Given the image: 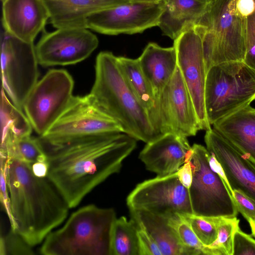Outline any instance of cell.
Instances as JSON below:
<instances>
[{"mask_svg":"<svg viewBox=\"0 0 255 255\" xmlns=\"http://www.w3.org/2000/svg\"><path fill=\"white\" fill-rule=\"evenodd\" d=\"M50 22L57 28H87L89 17L99 11L125 4L126 0H44Z\"/></svg>","mask_w":255,"mask_h":255,"instance_id":"obj_19","label":"cell"},{"mask_svg":"<svg viewBox=\"0 0 255 255\" xmlns=\"http://www.w3.org/2000/svg\"><path fill=\"white\" fill-rule=\"evenodd\" d=\"M209 151L199 144L192 146L188 161L192 171V182L188 189L193 214L204 217H236L238 210L224 180L210 168Z\"/></svg>","mask_w":255,"mask_h":255,"instance_id":"obj_8","label":"cell"},{"mask_svg":"<svg viewBox=\"0 0 255 255\" xmlns=\"http://www.w3.org/2000/svg\"><path fill=\"white\" fill-rule=\"evenodd\" d=\"M255 100V69L243 61L213 66L207 72L205 105L210 125Z\"/></svg>","mask_w":255,"mask_h":255,"instance_id":"obj_6","label":"cell"},{"mask_svg":"<svg viewBox=\"0 0 255 255\" xmlns=\"http://www.w3.org/2000/svg\"><path fill=\"white\" fill-rule=\"evenodd\" d=\"M255 0H236V10L237 13L247 17L255 10Z\"/></svg>","mask_w":255,"mask_h":255,"instance_id":"obj_38","label":"cell"},{"mask_svg":"<svg viewBox=\"0 0 255 255\" xmlns=\"http://www.w3.org/2000/svg\"><path fill=\"white\" fill-rule=\"evenodd\" d=\"M0 107V141L31 135L33 128L27 117L11 102L2 88Z\"/></svg>","mask_w":255,"mask_h":255,"instance_id":"obj_24","label":"cell"},{"mask_svg":"<svg viewBox=\"0 0 255 255\" xmlns=\"http://www.w3.org/2000/svg\"><path fill=\"white\" fill-rule=\"evenodd\" d=\"M124 133L120 125L97 104L93 96H74L58 120L37 138L43 148L89 136Z\"/></svg>","mask_w":255,"mask_h":255,"instance_id":"obj_7","label":"cell"},{"mask_svg":"<svg viewBox=\"0 0 255 255\" xmlns=\"http://www.w3.org/2000/svg\"><path fill=\"white\" fill-rule=\"evenodd\" d=\"M137 140L125 133L94 135L44 148L48 157L47 178L69 208L112 175L135 148Z\"/></svg>","mask_w":255,"mask_h":255,"instance_id":"obj_1","label":"cell"},{"mask_svg":"<svg viewBox=\"0 0 255 255\" xmlns=\"http://www.w3.org/2000/svg\"><path fill=\"white\" fill-rule=\"evenodd\" d=\"M177 65L192 99L201 130L211 129L206 112L205 88L207 72L202 38L194 27L174 40Z\"/></svg>","mask_w":255,"mask_h":255,"instance_id":"obj_15","label":"cell"},{"mask_svg":"<svg viewBox=\"0 0 255 255\" xmlns=\"http://www.w3.org/2000/svg\"><path fill=\"white\" fill-rule=\"evenodd\" d=\"M32 248L16 231L12 229L5 235H1L0 255H34Z\"/></svg>","mask_w":255,"mask_h":255,"instance_id":"obj_31","label":"cell"},{"mask_svg":"<svg viewBox=\"0 0 255 255\" xmlns=\"http://www.w3.org/2000/svg\"><path fill=\"white\" fill-rule=\"evenodd\" d=\"M1 0L4 31L24 42L33 43L50 18L45 0Z\"/></svg>","mask_w":255,"mask_h":255,"instance_id":"obj_17","label":"cell"},{"mask_svg":"<svg viewBox=\"0 0 255 255\" xmlns=\"http://www.w3.org/2000/svg\"><path fill=\"white\" fill-rule=\"evenodd\" d=\"M168 223L175 231L183 246L191 250L194 255H205L204 246L196 236L189 223L181 214L168 216Z\"/></svg>","mask_w":255,"mask_h":255,"instance_id":"obj_29","label":"cell"},{"mask_svg":"<svg viewBox=\"0 0 255 255\" xmlns=\"http://www.w3.org/2000/svg\"><path fill=\"white\" fill-rule=\"evenodd\" d=\"M164 10L157 26L173 40L193 27L206 12L212 0H162Z\"/></svg>","mask_w":255,"mask_h":255,"instance_id":"obj_20","label":"cell"},{"mask_svg":"<svg viewBox=\"0 0 255 255\" xmlns=\"http://www.w3.org/2000/svg\"><path fill=\"white\" fill-rule=\"evenodd\" d=\"M177 177L181 183L186 188L189 189L192 182V171L189 161L185 162L176 172Z\"/></svg>","mask_w":255,"mask_h":255,"instance_id":"obj_36","label":"cell"},{"mask_svg":"<svg viewBox=\"0 0 255 255\" xmlns=\"http://www.w3.org/2000/svg\"><path fill=\"white\" fill-rule=\"evenodd\" d=\"M137 236L139 255H162L155 240L144 229L139 227Z\"/></svg>","mask_w":255,"mask_h":255,"instance_id":"obj_34","label":"cell"},{"mask_svg":"<svg viewBox=\"0 0 255 255\" xmlns=\"http://www.w3.org/2000/svg\"><path fill=\"white\" fill-rule=\"evenodd\" d=\"M204 140L224 169L232 191L240 190L255 201V162L213 128L206 131Z\"/></svg>","mask_w":255,"mask_h":255,"instance_id":"obj_16","label":"cell"},{"mask_svg":"<svg viewBox=\"0 0 255 255\" xmlns=\"http://www.w3.org/2000/svg\"><path fill=\"white\" fill-rule=\"evenodd\" d=\"M126 0L131 1V2H136V1H149V2H152V1H160L161 0Z\"/></svg>","mask_w":255,"mask_h":255,"instance_id":"obj_41","label":"cell"},{"mask_svg":"<svg viewBox=\"0 0 255 255\" xmlns=\"http://www.w3.org/2000/svg\"><path fill=\"white\" fill-rule=\"evenodd\" d=\"M138 226L131 218H117L111 235V255H139Z\"/></svg>","mask_w":255,"mask_h":255,"instance_id":"obj_26","label":"cell"},{"mask_svg":"<svg viewBox=\"0 0 255 255\" xmlns=\"http://www.w3.org/2000/svg\"><path fill=\"white\" fill-rule=\"evenodd\" d=\"M31 168L33 173L37 176L46 177L49 170L48 160L43 162H37L31 164Z\"/></svg>","mask_w":255,"mask_h":255,"instance_id":"obj_39","label":"cell"},{"mask_svg":"<svg viewBox=\"0 0 255 255\" xmlns=\"http://www.w3.org/2000/svg\"><path fill=\"white\" fill-rule=\"evenodd\" d=\"M213 128L255 162V109L248 105L213 124Z\"/></svg>","mask_w":255,"mask_h":255,"instance_id":"obj_22","label":"cell"},{"mask_svg":"<svg viewBox=\"0 0 255 255\" xmlns=\"http://www.w3.org/2000/svg\"><path fill=\"white\" fill-rule=\"evenodd\" d=\"M6 174L11 229L32 247L40 244L67 219L70 208L47 177L33 173L31 164L7 158Z\"/></svg>","mask_w":255,"mask_h":255,"instance_id":"obj_2","label":"cell"},{"mask_svg":"<svg viewBox=\"0 0 255 255\" xmlns=\"http://www.w3.org/2000/svg\"><path fill=\"white\" fill-rule=\"evenodd\" d=\"M191 149L186 137L166 133L146 143L139 158L147 170L157 176H166L177 171Z\"/></svg>","mask_w":255,"mask_h":255,"instance_id":"obj_18","label":"cell"},{"mask_svg":"<svg viewBox=\"0 0 255 255\" xmlns=\"http://www.w3.org/2000/svg\"><path fill=\"white\" fill-rule=\"evenodd\" d=\"M129 209H140L169 216L193 214L188 189L180 182L176 172L138 184L127 198Z\"/></svg>","mask_w":255,"mask_h":255,"instance_id":"obj_12","label":"cell"},{"mask_svg":"<svg viewBox=\"0 0 255 255\" xmlns=\"http://www.w3.org/2000/svg\"><path fill=\"white\" fill-rule=\"evenodd\" d=\"M233 255H255V240L240 228L234 235Z\"/></svg>","mask_w":255,"mask_h":255,"instance_id":"obj_32","label":"cell"},{"mask_svg":"<svg viewBox=\"0 0 255 255\" xmlns=\"http://www.w3.org/2000/svg\"><path fill=\"white\" fill-rule=\"evenodd\" d=\"M0 61L1 88L11 102L23 110L39 76L34 43L24 42L4 31L1 36Z\"/></svg>","mask_w":255,"mask_h":255,"instance_id":"obj_11","label":"cell"},{"mask_svg":"<svg viewBox=\"0 0 255 255\" xmlns=\"http://www.w3.org/2000/svg\"><path fill=\"white\" fill-rule=\"evenodd\" d=\"M147 113L159 136L174 133L187 137L195 135L201 130L192 99L178 66Z\"/></svg>","mask_w":255,"mask_h":255,"instance_id":"obj_9","label":"cell"},{"mask_svg":"<svg viewBox=\"0 0 255 255\" xmlns=\"http://www.w3.org/2000/svg\"><path fill=\"white\" fill-rule=\"evenodd\" d=\"M218 237L209 246H205L206 255H233L234 237L240 228L236 217H217Z\"/></svg>","mask_w":255,"mask_h":255,"instance_id":"obj_28","label":"cell"},{"mask_svg":"<svg viewBox=\"0 0 255 255\" xmlns=\"http://www.w3.org/2000/svg\"><path fill=\"white\" fill-rule=\"evenodd\" d=\"M0 151L6 159L17 158L31 164L48 160L47 155L38 139L31 135L7 142Z\"/></svg>","mask_w":255,"mask_h":255,"instance_id":"obj_27","label":"cell"},{"mask_svg":"<svg viewBox=\"0 0 255 255\" xmlns=\"http://www.w3.org/2000/svg\"><path fill=\"white\" fill-rule=\"evenodd\" d=\"M131 218L155 240L162 255H194L182 245L172 227L168 216L140 209H129Z\"/></svg>","mask_w":255,"mask_h":255,"instance_id":"obj_23","label":"cell"},{"mask_svg":"<svg viewBox=\"0 0 255 255\" xmlns=\"http://www.w3.org/2000/svg\"><path fill=\"white\" fill-rule=\"evenodd\" d=\"M0 201L11 223L12 222V218L7 185L6 159L2 157H0Z\"/></svg>","mask_w":255,"mask_h":255,"instance_id":"obj_35","label":"cell"},{"mask_svg":"<svg viewBox=\"0 0 255 255\" xmlns=\"http://www.w3.org/2000/svg\"><path fill=\"white\" fill-rule=\"evenodd\" d=\"M189 223L194 233L204 246H209L218 237L217 217L193 214H181Z\"/></svg>","mask_w":255,"mask_h":255,"instance_id":"obj_30","label":"cell"},{"mask_svg":"<svg viewBox=\"0 0 255 255\" xmlns=\"http://www.w3.org/2000/svg\"><path fill=\"white\" fill-rule=\"evenodd\" d=\"M252 230V235L255 238V221L249 223Z\"/></svg>","mask_w":255,"mask_h":255,"instance_id":"obj_40","label":"cell"},{"mask_svg":"<svg viewBox=\"0 0 255 255\" xmlns=\"http://www.w3.org/2000/svg\"><path fill=\"white\" fill-rule=\"evenodd\" d=\"M118 61L128 86L147 112L154 106L155 98L137 59L120 56L118 57Z\"/></svg>","mask_w":255,"mask_h":255,"instance_id":"obj_25","label":"cell"},{"mask_svg":"<svg viewBox=\"0 0 255 255\" xmlns=\"http://www.w3.org/2000/svg\"><path fill=\"white\" fill-rule=\"evenodd\" d=\"M164 6L162 0L129 2L92 14L87 27L110 35L142 33L158 25Z\"/></svg>","mask_w":255,"mask_h":255,"instance_id":"obj_13","label":"cell"},{"mask_svg":"<svg viewBox=\"0 0 255 255\" xmlns=\"http://www.w3.org/2000/svg\"><path fill=\"white\" fill-rule=\"evenodd\" d=\"M95 77L90 94L98 106L122 127L124 133L146 143L159 136L146 110L128 86L119 66L118 57L109 51L97 55Z\"/></svg>","mask_w":255,"mask_h":255,"instance_id":"obj_3","label":"cell"},{"mask_svg":"<svg viewBox=\"0 0 255 255\" xmlns=\"http://www.w3.org/2000/svg\"><path fill=\"white\" fill-rule=\"evenodd\" d=\"M236 0H212L193 26L202 38L206 72L213 66L243 61L246 50L247 18L236 10Z\"/></svg>","mask_w":255,"mask_h":255,"instance_id":"obj_5","label":"cell"},{"mask_svg":"<svg viewBox=\"0 0 255 255\" xmlns=\"http://www.w3.org/2000/svg\"><path fill=\"white\" fill-rule=\"evenodd\" d=\"M117 219L112 208L93 204L74 212L60 228L51 232L39 249L43 255H111V235Z\"/></svg>","mask_w":255,"mask_h":255,"instance_id":"obj_4","label":"cell"},{"mask_svg":"<svg viewBox=\"0 0 255 255\" xmlns=\"http://www.w3.org/2000/svg\"><path fill=\"white\" fill-rule=\"evenodd\" d=\"M74 80L64 69H51L38 81L23 110L33 129L44 134L68 107L73 97Z\"/></svg>","mask_w":255,"mask_h":255,"instance_id":"obj_10","label":"cell"},{"mask_svg":"<svg viewBox=\"0 0 255 255\" xmlns=\"http://www.w3.org/2000/svg\"><path fill=\"white\" fill-rule=\"evenodd\" d=\"M232 196L238 212L242 214L249 223L255 221V201L238 190L233 191Z\"/></svg>","mask_w":255,"mask_h":255,"instance_id":"obj_33","label":"cell"},{"mask_svg":"<svg viewBox=\"0 0 255 255\" xmlns=\"http://www.w3.org/2000/svg\"><path fill=\"white\" fill-rule=\"evenodd\" d=\"M208 160L211 169L224 180L232 195L233 191L228 181L224 170L213 153L209 152Z\"/></svg>","mask_w":255,"mask_h":255,"instance_id":"obj_37","label":"cell"},{"mask_svg":"<svg viewBox=\"0 0 255 255\" xmlns=\"http://www.w3.org/2000/svg\"><path fill=\"white\" fill-rule=\"evenodd\" d=\"M137 59L156 98L169 82L177 66L175 48L162 47L150 42Z\"/></svg>","mask_w":255,"mask_h":255,"instance_id":"obj_21","label":"cell"},{"mask_svg":"<svg viewBox=\"0 0 255 255\" xmlns=\"http://www.w3.org/2000/svg\"><path fill=\"white\" fill-rule=\"evenodd\" d=\"M98 45V37L87 28H62L44 30L35 47L39 64L50 67L80 62Z\"/></svg>","mask_w":255,"mask_h":255,"instance_id":"obj_14","label":"cell"}]
</instances>
